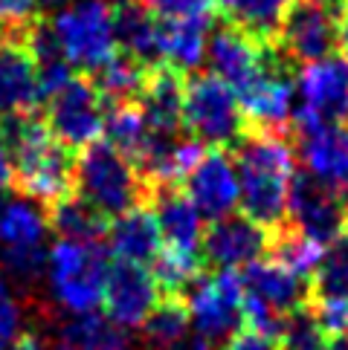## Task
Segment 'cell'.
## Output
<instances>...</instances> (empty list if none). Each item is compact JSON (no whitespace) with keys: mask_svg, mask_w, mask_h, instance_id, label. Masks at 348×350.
Here are the masks:
<instances>
[{"mask_svg":"<svg viewBox=\"0 0 348 350\" xmlns=\"http://www.w3.org/2000/svg\"><path fill=\"white\" fill-rule=\"evenodd\" d=\"M238 206L244 217L264 229H279L288 220L290 180L296 174L293 145L282 131L258 128L235 145Z\"/></svg>","mask_w":348,"mask_h":350,"instance_id":"cell-1","label":"cell"},{"mask_svg":"<svg viewBox=\"0 0 348 350\" xmlns=\"http://www.w3.org/2000/svg\"><path fill=\"white\" fill-rule=\"evenodd\" d=\"M0 139L9 148L15 183L23 197L35 203H55L70 194L76 159L70 157V148L49 133L41 116L29 110L0 116Z\"/></svg>","mask_w":348,"mask_h":350,"instance_id":"cell-2","label":"cell"},{"mask_svg":"<svg viewBox=\"0 0 348 350\" xmlns=\"http://www.w3.org/2000/svg\"><path fill=\"white\" fill-rule=\"evenodd\" d=\"M110 255L102 243L58 241L47 252V290L64 312H93L102 304Z\"/></svg>","mask_w":348,"mask_h":350,"instance_id":"cell-3","label":"cell"},{"mask_svg":"<svg viewBox=\"0 0 348 350\" xmlns=\"http://www.w3.org/2000/svg\"><path fill=\"white\" fill-rule=\"evenodd\" d=\"M183 131L197 145L227 151L238 145L253 128L232 87L212 72H197L186 81L183 90Z\"/></svg>","mask_w":348,"mask_h":350,"instance_id":"cell-4","label":"cell"},{"mask_svg":"<svg viewBox=\"0 0 348 350\" xmlns=\"http://www.w3.org/2000/svg\"><path fill=\"white\" fill-rule=\"evenodd\" d=\"M73 185L79 189V197H84L105 217H119L122 211L140 206V200L148 194L142 174L134 162L114 145L99 139L82 148L73 171Z\"/></svg>","mask_w":348,"mask_h":350,"instance_id":"cell-5","label":"cell"},{"mask_svg":"<svg viewBox=\"0 0 348 350\" xmlns=\"http://www.w3.org/2000/svg\"><path fill=\"white\" fill-rule=\"evenodd\" d=\"M55 44L70 67L96 72L116 55L114 9L108 0H73L49 21Z\"/></svg>","mask_w":348,"mask_h":350,"instance_id":"cell-6","label":"cell"},{"mask_svg":"<svg viewBox=\"0 0 348 350\" xmlns=\"http://www.w3.org/2000/svg\"><path fill=\"white\" fill-rule=\"evenodd\" d=\"M49 220L41 203L29 197L0 200V258L6 275L18 286H32L44 278Z\"/></svg>","mask_w":348,"mask_h":350,"instance_id":"cell-7","label":"cell"},{"mask_svg":"<svg viewBox=\"0 0 348 350\" xmlns=\"http://www.w3.org/2000/svg\"><path fill=\"white\" fill-rule=\"evenodd\" d=\"M244 290V324L276 339L288 312L305 304V281L276 260H256L238 275Z\"/></svg>","mask_w":348,"mask_h":350,"instance_id":"cell-8","label":"cell"},{"mask_svg":"<svg viewBox=\"0 0 348 350\" xmlns=\"http://www.w3.org/2000/svg\"><path fill=\"white\" fill-rule=\"evenodd\" d=\"M189 310L192 333L197 339L209 342L215 350L241 330L244 324V290L238 275L218 269L212 275H197V281L183 295Z\"/></svg>","mask_w":348,"mask_h":350,"instance_id":"cell-9","label":"cell"},{"mask_svg":"<svg viewBox=\"0 0 348 350\" xmlns=\"http://www.w3.org/2000/svg\"><path fill=\"white\" fill-rule=\"evenodd\" d=\"M296 128L305 124H348V61L322 58L296 72Z\"/></svg>","mask_w":348,"mask_h":350,"instance_id":"cell-10","label":"cell"},{"mask_svg":"<svg viewBox=\"0 0 348 350\" xmlns=\"http://www.w3.org/2000/svg\"><path fill=\"white\" fill-rule=\"evenodd\" d=\"M47 128L64 148H87L105 131L108 102L93 81L73 76L44 102Z\"/></svg>","mask_w":348,"mask_h":350,"instance_id":"cell-11","label":"cell"},{"mask_svg":"<svg viewBox=\"0 0 348 350\" xmlns=\"http://www.w3.org/2000/svg\"><path fill=\"white\" fill-rule=\"evenodd\" d=\"M337 27L340 18L334 15L331 6L316 3V0H290L273 46L290 64L322 61L337 49Z\"/></svg>","mask_w":348,"mask_h":350,"instance_id":"cell-12","label":"cell"},{"mask_svg":"<svg viewBox=\"0 0 348 350\" xmlns=\"http://www.w3.org/2000/svg\"><path fill=\"white\" fill-rule=\"evenodd\" d=\"M290 61L284 58L276 46L270 44V53L264 61V70L244 87L238 96L241 110L250 124L279 131L284 122L293 119L296 107V84L290 79Z\"/></svg>","mask_w":348,"mask_h":350,"instance_id":"cell-13","label":"cell"},{"mask_svg":"<svg viewBox=\"0 0 348 350\" xmlns=\"http://www.w3.org/2000/svg\"><path fill=\"white\" fill-rule=\"evenodd\" d=\"M288 217L293 229H299L319 246H328L334 237L348 229V203L322 189L305 171H296L290 180Z\"/></svg>","mask_w":348,"mask_h":350,"instance_id":"cell-14","label":"cell"},{"mask_svg":"<svg viewBox=\"0 0 348 350\" xmlns=\"http://www.w3.org/2000/svg\"><path fill=\"white\" fill-rule=\"evenodd\" d=\"M296 133L305 174L348 203V124H305Z\"/></svg>","mask_w":348,"mask_h":350,"instance_id":"cell-15","label":"cell"},{"mask_svg":"<svg viewBox=\"0 0 348 350\" xmlns=\"http://www.w3.org/2000/svg\"><path fill=\"white\" fill-rule=\"evenodd\" d=\"M102 304H105V316L116 321L119 327L125 330L142 327V321L160 304V286L145 267L116 260L108 269Z\"/></svg>","mask_w":348,"mask_h":350,"instance_id":"cell-16","label":"cell"},{"mask_svg":"<svg viewBox=\"0 0 348 350\" xmlns=\"http://www.w3.org/2000/svg\"><path fill=\"white\" fill-rule=\"evenodd\" d=\"M270 243V229L258 226L244 215H227L221 220H212V226L206 229L201 255L209 260L215 269H244L261 260Z\"/></svg>","mask_w":348,"mask_h":350,"instance_id":"cell-17","label":"cell"},{"mask_svg":"<svg viewBox=\"0 0 348 350\" xmlns=\"http://www.w3.org/2000/svg\"><path fill=\"white\" fill-rule=\"evenodd\" d=\"M183 183L186 197L206 220H221L227 215H235V208H238V171H235V162L227 157V151L212 148L209 154H203Z\"/></svg>","mask_w":348,"mask_h":350,"instance_id":"cell-18","label":"cell"},{"mask_svg":"<svg viewBox=\"0 0 348 350\" xmlns=\"http://www.w3.org/2000/svg\"><path fill=\"white\" fill-rule=\"evenodd\" d=\"M267 53H270V44L250 38L247 32L229 27V23L215 29L206 44V58H209V67H212V76L227 81L235 93H241L264 70Z\"/></svg>","mask_w":348,"mask_h":350,"instance_id":"cell-19","label":"cell"},{"mask_svg":"<svg viewBox=\"0 0 348 350\" xmlns=\"http://www.w3.org/2000/svg\"><path fill=\"white\" fill-rule=\"evenodd\" d=\"M148 200H151V211L157 217L160 237H163V249L201 255L206 232L203 217L192 200L186 197V191H180L177 185H157V189H148Z\"/></svg>","mask_w":348,"mask_h":350,"instance_id":"cell-20","label":"cell"},{"mask_svg":"<svg viewBox=\"0 0 348 350\" xmlns=\"http://www.w3.org/2000/svg\"><path fill=\"white\" fill-rule=\"evenodd\" d=\"M38 105V67L21 38V29H3L0 41V116L27 113Z\"/></svg>","mask_w":348,"mask_h":350,"instance_id":"cell-21","label":"cell"},{"mask_svg":"<svg viewBox=\"0 0 348 350\" xmlns=\"http://www.w3.org/2000/svg\"><path fill=\"white\" fill-rule=\"evenodd\" d=\"M108 241L114 249L116 260L136 267L154 264V258L163 249V237H160V226L151 206H134L128 211H122L114 223H108Z\"/></svg>","mask_w":348,"mask_h":350,"instance_id":"cell-22","label":"cell"},{"mask_svg":"<svg viewBox=\"0 0 348 350\" xmlns=\"http://www.w3.org/2000/svg\"><path fill=\"white\" fill-rule=\"evenodd\" d=\"M53 350H134L125 327L102 312H67L53 330Z\"/></svg>","mask_w":348,"mask_h":350,"instance_id":"cell-23","label":"cell"},{"mask_svg":"<svg viewBox=\"0 0 348 350\" xmlns=\"http://www.w3.org/2000/svg\"><path fill=\"white\" fill-rule=\"evenodd\" d=\"M116 46L145 67L160 64V18L142 0H114Z\"/></svg>","mask_w":348,"mask_h":350,"instance_id":"cell-24","label":"cell"},{"mask_svg":"<svg viewBox=\"0 0 348 350\" xmlns=\"http://www.w3.org/2000/svg\"><path fill=\"white\" fill-rule=\"evenodd\" d=\"M209 21H160V64L180 76L195 72L206 61Z\"/></svg>","mask_w":348,"mask_h":350,"instance_id":"cell-25","label":"cell"},{"mask_svg":"<svg viewBox=\"0 0 348 350\" xmlns=\"http://www.w3.org/2000/svg\"><path fill=\"white\" fill-rule=\"evenodd\" d=\"M47 220H49V229L61 241L99 243L108 234V217L79 194H64L61 200H55Z\"/></svg>","mask_w":348,"mask_h":350,"instance_id":"cell-26","label":"cell"},{"mask_svg":"<svg viewBox=\"0 0 348 350\" xmlns=\"http://www.w3.org/2000/svg\"><path fill=\"white\" fill-rule=\"evenodd\" d=\"M215 6L229 27L247 32L261 44H273L290 0H215Z\"/></svg>","mask_w":348,"mask_h":350,"instance_id":"cell-27","label":"cell"},{"mask_svg":"<svg viewBox=\"0 0 348 350\" xmlns=\"http://www.w3.org/2000/svg\"><path fill=\"white\" fill-rule=\"evenodd\" d=\"M192 339V321L183 298H160L151 316L142 321L145 350H186Z\"/></svg>","mask_w":348,"mask_h":350,"instance_id":"cell-28","label":"cell"},{"mask_svg":"<svg viewBox=\"0 0 348 350\" xmlns=\"http://www.w3.org/2000/svg\"><path fill=\"white\" fill-rule=\"evenodd\" d=\"M96 90L102 93L108 105H125V102H140V93L148 79V67L140 64L136 58L116 53L105 67H99L96 72Z\"/></svg>","mask_w":348,"mask_h":350,"instance_id":"cell-29","label":"cell"},{"mask_svg":"<svg viewBox=\"0 0 348 350\" xmlns=\"http://www.w3.org/2000/svg\"><path fill=\"white\" fill-rule=\"evenodd\" d=\"M102 133L108 136V145H114L119 154H125L136 165L148 145V133L151 131H148L142 107L136 102H125V105H108Z\"/></svg>","mask_w":348,"mask_h":350,"instance_id":"cell-30","label":"cell"},{"mask_svg":"<svg viewBox=\"0 0 348 350\" xmlns=\"http://www.w3.org/2000/svg\"><path fill=\"white\" fill-rule=\"evenodd\" d=\"M314 301H348V229L322 249V258L310 275Z\"/></svg>","mask_w":348,"mask_h":350,"instance_id":"cell-31","label":"cell"},{"mask_svg":"<svg viewBox=\"0 0 348 350\" xmlns=\"http://www.w3.org/2000/svg\"><path fill=\"white\" fill-rule=\"evenodd\" d=\"M267 249L273 252V260L282 264L284 269H290L293 275H299L302 281H310L314 275L319 258H322V249L316 241H310L308 234H302L299 229L293 226H279L276 234L270 237Z\"/></svg>","mask_w":348,"mask_h":350,"instance_id":"cell-32","label":"cell"},{"mask_svg":"<svg viewBox=\"0 0 348 350\" xmlns=\"http://www.w3.org/2000/svg\"><path fill=\"white\" fill-rule=\"evenodd\" d=\"M276 345H279V350H325L328 333L322 330L314 310L302 304L299 310L284 316L282 327L276 333Z\"/></svg>","mask_w":348,"mask_h":350,"instance_id":"cell-33","label":"cell"},{"mask_svg":"<svg viewBox=\"0 0 348 350\" xmlns=\"http://www.w3.org/2000/svg\"><path fill=\"white\" fill-rule=\"evenodd\" d=\"M27 336V316L15 290L6 278H0V350H15Z\"/></svg>","mask_w":348,"mask_h":350,"instance_id":"cell-34","label":"cell"},{"mask_svg":"<svg viewBox=\"0 0 348 350\" xmlns=\"http://www.w3.org/2000/svg\"><path fill=\"white\" fill-rule=\"evenodd\" d=\"M160 21H209L215 15V0H142Z\"/></svg>","mask_w":348,"mask_h":350,"instance_id":"cell-35","label":"cell"},{"mask_svg":"<svg viewBox=\"0 0 348 350\" xmlns=\"http://www.w3.org/2000/svg\"><path fill=\"white\" fill-rule=\"evenodd\" d=\"M314 316L331 336L348 333V301H314Z\"/></svg>","mask_w":348,"mask_h":350,"instance_id":"cell-36","label":"cell"},{"mask_svg":"<svg viewBox=\"0 0 348 350\" xmlns=\"http://www.w3.org/2000/svg\"><path fill=\"white\" fill-rule=\"evenodd\" d=\"M35 0H0V27L21 29L29 21H35Z\"/></svg>","mask_w":348,"mask_h":350,"instance_id":"cell-37","label":"cell"},{"mask_svg":"<svg viewBox=\"0 0 348 350\" xmlns=\"http://www.w3.org/2000/svg\"><path fill=\"white\" fill-rule=\"evenodd\" d=\"M218 350H279L276 339L267 333H258V330H238L235 336H229Z\"/></svg>","mask_w":348,"mask_h":350,"instance_id":"cell-38","label":"cell"},{"mask_svg":"<svg viewBox=\"0 0 348 350\" xmlns=\"http://www.w3.org/2000/svg\"><path fill=\"white\" fill-rule=\"evenodd\" d=\"M12 183H15V168H12L9 148L3 145V139H0V191L12 189Z\"/></svg>","mask_w":348,"mask_h":350,"instance_id":"cell-39","label":"cell"},{"mask_svg":"<svg viewBox=\"0 0 348 350\" xmlns=\"http://www.w3.org/2000/svg\"><path fill=\"white\" fill-rule=\"evenodd\" d=\"M337 49L343 53V58L348 61V15L340 18V27H337Z\"/></svg>","mask_w":348,"mask_h":350,"instance_id":"cell-40","label":"cell"},{"mask_svg":"<svg viewBox=\"0 0 348 350\" xmlns=\"http://www.w3.org/2000/svg\"><path fill=\"white\" fill-rule=\"evenodd\" d=\"M15 350H47V347H44L38 339H35V336H23V339L18 342V347H15Z\"/></svg>","mask_w":348,"mask_h":350,"instance_id":"cell-41","label":"cell"},{"mask_svg":"<svg viewBox=\"0 0 348 350\" xmlns=\"http://www.w3.org/2000/svg\"><path fill=\"white\" fill-rule=\"evenodd\" d=\"M325 350H348V333H343V336H334V339L325 345Z\"/></svg>","mask_w":348,"mask_h":350,"instance_id":"cell-42","label":"cell"},{"mask_svg":"<svg viewBox=\"0 0 348 350\" xmlns=\"http://www.w3.org/2000/svg\"><path fill=\"white\" fill-rule=\"evenodd\" d=\"M73 0H35V6H44V9H64Z\"/></svg>","mask_w":348,"mask_h":350,"instance_id":"cell-43","label":"cell"},{"mask_svg":"<svg viewBox=\"0 0 348 350\" xmlns=\"http://www.w3.org/2000/svg\"><path fill=\"white\" fill-rule=\"evenodd\" d=\"M316 3H325V6H331V9H334L337 3H343V0H316Z\"/></svg>","mask_w":348,"mask_h":350,"instance_id":"cell-44","label":"cell"},{"mask_svg":"<svg viewBox=\"0 0 348 350\" xmlns=\"http://www.w3.org/2000/svg\"><path fill=\"white\" fill-rule=\"evenodd\" d=\"M343 15H348V0H343Z\"/></svg>","mask_w":348,"mask_h":350,"instance_id":"cell-45","label":"cell"},{"mask_svg":"<svg viewBox=\"0 0 348 350\" xmlns=\"http://www.w3.org/2000/svg\"><path fill=\"white\" fill-rule=\"evenodd\" d=\"M0 41H3V27H0Z\"/></svg>","mask_w":348,"mask_h":350,"instance_id":"cell-46","label":"cell"}]
</instances>
